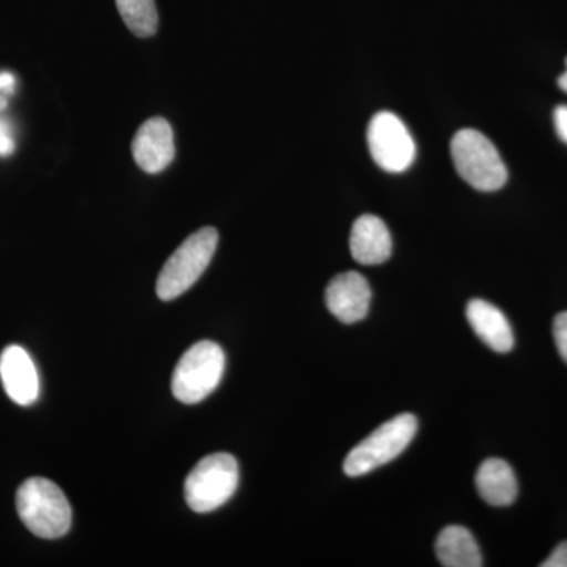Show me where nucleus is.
Segmentation results:
<instances>
[{
	"instance_id": "f3484780",
	"label": "nucleus",
	"mask_w": 567,
	"mask_h": 567,
	"mask_svg": "<svg viewBox=\"0 0 567 567\" xmlns=\"http://www.w3.org/2000/svg\"><path fill=\"white\" fill-rule=\"evenodd\" d=\"M14 152V140L9 122L0 118V156H9Z\"/></svg>"
},
{
	"instance_id": "dca6fc26",
	"label": "nucleus",
	"mask_w": 567,
	"mask_h": 567,
	"mask_svg": "<svg viewBox=\"0 0 567 567\" xmlns=\"http://www.w3.org/2000/svg\"><path fill=\"white\" fill-rule=\"evenodd\" d=\"M554 339L559 357L567 364V312H561L554 320Z\"/></svg>"
},
{
	"instance_id": "412c9836",
	"label": "nucleus",
	"mask_w": 567,
	"mask_h": 567,
	"mask_svg": "<svg viewBox=\"0 0 567 567\" xmlns=\"http://www.w3.org/2000/svg\"><path fill=\"white\" fill-rule=\"evenodd\" d=\"M566 65H567V61H566ZM558 85H559V87L563 89V91H565L567 93V69L565 71V73H563L561 76H559Z\"/></svg>"
},
{
	"instance_id": "0eeeda50",
	"label": "nucleus",
	"mask_w": 567,
	"mask_h": 567,
	"mask_svg": "<svg viewBox=\"0 0 567 567\" xmlns=\"http://www.w3.org/2000/svg\"><path fill=\"white\" fill-rule=\"evenodd\" d=\"M372 158L391 174H401L415 162L416 145L405 123L393 112H379L368 130Z\"/></svg>"
},
{
	"instance_id": "a211bd4d",
	"label": "nucleus",
	"mask_w": 567,
	"mask_h": 567,
	"mask_svg": "<svg viewBox=\"0 0 567 567\" xmlns=\"http://www.w3.org/2000/svg\"><path fill=\"white\" fill-rule=\"evenodd\" d=\"M540 567H567V543L559 544Z\"/></svg>"
},
{
	"instance_id": "9b49d317",
	"label": "nucleus",
	"mask_w": 567,
	"mask_h": 567,
	"mask_svg": "<svg viewBox=\"0 0 567 567\" xmlns=\"http://www.w3.org/2000/svg\"><path fill=\"white\" fill-rule=\"evenodd\" d=\"M350 252L361 265L386 262L393 252V240L383 219L374 215L360 216L350 234Z\"/></svg>"
},
{
	"instance_id": "7ed1b4c3",
	"label": "nucleus",
	"mask_w": 567,
	"mask_h": 567,
	"mask_svg": "<svg viewBox=\"0 0 567 567\" xmlns=\"http://www.w3.org/2000/svg\"><path fill=\"white\" fill-rule=\"evenodd\" d=\"M451 155L458 175L477 192H498L506 185V164L483 133L461 130L451 142Z\"/></svg>"
},
{
	"instance_id": "6ab92c4d",
	"label": "nucleus",
	"mask_w": 567,
	"mask_h": 567,
	"mask_svg": "<svg viewBox=\"0 0 567 567\" xmlns=\"http://www.w3.org/2000/svg\"><path fill=\"white\" fill-rule=\"evenodd\" d=\"M554 118L559 140L567 144V106H558Z\"/></svg>"
},
{
	"instance_id": "423d86ee",
	"label": "nucleus",
	"mask_w": 567,
	"mask_h": 567,
	"mask_svg": "<svg viewBox=\"0 0 567 567\" xmlns=\"http://www.w3.org/2000/svg\"><path fill=\"white\" fill-rule=\"evenodd\" d=\"M226 357L221 347L200 341L186 350L175 365L173 393L183 404L194 405L207 399L221 382Z\"/></svg>"
},
{
	"instance_id": "39448f33",
	"label": "nucleus",
	"mask_w": 567,
	"mask_h": 567,
	"mask_svg": "<svg viewBox=\"0 0 567 567\" xmlns=\"http://www.w3.org/2000/svg\"><path fill=\"white\" fill-rule=\"evenodd\" d=\"M417 432V420L412 413L386 421L350 451L344 461L347 476L357 477L374 472L379 466L401 456Z\"/></svg>"
},
{
	"instance_id": "4be33fe9",
	"label": "nucleus",
	"mask_w": 567,
	"mask_h": 567,
	"mask_svg": "<svg viewBox=\"0 0 567 567\" xmlns=\"http://www.w3.org/2000/svg\"><path fill=\"white\" fill-rule=\"evenodd\" d=\"M7 110V99L3 95H0V112Z\"/></svg>"
},
{
	"instance_id": "6e6552de",
	"label": "nucleus",
	"mask_w": 567,
	"mask_h": 567,
	"mask_svg": "<svg viewBox=\"0 0 567 567\" xmlns=\"http://www.w3.org/2000/svg\"><path fill=\"white\" fill-rule=\"evenodd\" d=\"M372 292L368 279L357 271H346L328 284L324 303L342 323H357L368 316Z\"/></svg>"
},
{
	"instance_id": "f8f14e48",
	"label": "nucleus",
	"mask_w": 567,
	"mask_h": 567,
	"mask_svg": "<svg viewBox=\"0 0 567 567\" xmlns=\"http://www.w3.org/2000/svg\"><path fill=\"white\" fill-rule=\"evenodd\" d=\"M466 319L477 338L498 353H507L514 347V331L509 320L496 306L476 300L466 305Z\"/></svg>"
},
{
	"instance_id": "4468645a",
	"label": "nucleus",
	"mask_w": 567,
	"mask_h": 567,
	"mask_svg": "<svg viewBox=\"0 0 567 567\" xmlns=\"http://www.w3.org/2000/svg\"><path fill=\"white\" fill-rule=\"evenodd\" d=\"M435 554L445 567H481L480 546L472 533L458 525H450L440 532L435 540Z\"/></svg>"
},
{
	"instance_id": "9d476101",
	"label": "nucleus",
	"mask_w": 567,
	"mask_h": 567,
	"mask_svg": "<svg viewBox=\"0 0 567 567\" xmlns=\"http://www.w3.org/2000/svg\"><path fill=\"white\" fill-rule=\"evenodd\" d=\"M0 379L7 395L21 406L35 404L40 379L31 354L20 346H9L0 354Z\"/></svg>"
},
{
	"instance_id": "f257e3e1",
	"label": "nucleus",
	"mask_w": 567,
	"mask_h": 567,
	"mask_svg": "<svg viewBox=\"0 0 567 567\" xmlns=\"http://www.w3.org/2000/svg\"><path fill=\"white\" fill-rule=\"evenodd\" d=\"M22 524L43 539H59L71 528V506L58 484L47 477H31L17 492Z\"/></svg>"
},
{
	"instance_id": "2eb2a0df",
	"label": "nucleus",
	"mask_w": 567,
	"mask_h": 567,
	"mask_svg": "<svg viewBox=\"0 0 567 567\" xmlns=\"http://www.w3.org/2000/svg\"><path fill=\"white\" fill-rule=\"evenodd\" d=\"M118 13L130 31L141 39H148L158 31V10L155 0H115Z\"/></svg>"
},
{
	"instance_id": "1a4fd4ad",
	"label": "nucleus",
	"mask_w": 567,
	"mask_h": 567,
	"mask_svg": "<svg viewBox=\"0 0 567 567\" xmlns=\"http://www.w3.org/2000/svg\"><path fill=\"white\" fill-rule=\"evenodd\" d=\"M134 162L144 173L159 174L174 162L175 142L171 123L153 117L137 130L133 140Z\"/></svg>"
},
{
	"instance_id": "aec40b11",
	"label": "nucleus",
	"mask_w": 567,
	"mask_h": 567,
	"mask_svg": "<svg viewBox=\"0 0 567 567\" xmlns=\"http://www.w3.org/2000/svg\"><path fill=\"white\" fill-rule=\"evenodd\" d=\"M14 76L11 73H0V91L13 92Z\"/></svg>"
},
{
	"instance_id": "f03ea898",
	"label": "nucleus",
	"mask_w": 567,
	"mask_h": 567,
	"mask_svg": "<svg viewBox=\"0 0 567 567\" xmlns=\"http://www.w3.org/2000/svg\"><path fill=\"white\" fill-rule=\"evenodd\" d=\"M218 240V230L204 227L178 246L177 251L164 264L156 281L159 300L173 301L192 289L210 265Z\"/></svg>"
},
{
	"instance_id": "ddd939ff",
	"label": "nucleus",
	"mask_w": 567,
	"mask_h": 567,
	"mask_svg": "<svg viewBox=\"0 0 567 567\" xmlns=\"http://www.w3.org/2000/svg\"><path fill=\"white\" fill-rule=\"evenodd\" d=\"M476 488L487 505L511 506L516 502L518 494L516 473L503 458H487L477 468Z\"/></svg>"
},
{
	"instance_id": "20e7f679",
	"label": "nucleus",
	"mask_w": 567,
	"mask_h": 567,
	"mask_svg": "<svg viewBox=\"0 0 567 567\" xmlns=\"http://www.w3.org/2000/svg\"><path fill=\"white\" fill-rule=\"evenodd\" d=\"M240 472L237 458L216 453L197 462L185 481V498L194 513L205 514L226 505L237 492Z\"/></svg>"
}]
</instances>
